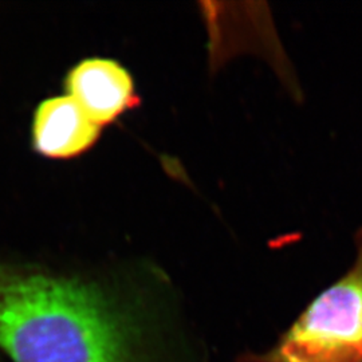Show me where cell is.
Returning a JSON list of instances; mask_svg holds the SVG:
<instances>
[{"label": "cell", "instance_id": "obj_1", "mask_svg": "<svg viewBox=\"0 0 362 362\" xmlns=\"http://www.w3.org/2000/svg\"><path fill=\"white\" fill-rule=\"evenodd\" d=\"M0 349L11 362H149L141 330L101 288L1 263Z\"/></svg>", "mask_w": 362, "mask_h": 362}, {"label": "cell", "instance_id": "obj_2", "mask_svg": "<svg viewBox=\"0 0 362 362\" xmlns=\"http://www.w3.org/2000/svg\"><path fill=\"white\" fill-rule=\"evenodd\" d=\"M258 362H362V236L351 269Z\"/></svg>", "mask_w": 362, "mask_h": 362}, {"label": "cell", "instance_id": "obj_3", "mask_svg": "<svg viewBox=\"0 0 362 362\" xmlns=\"http://www.w3.org/2000/svg\"><path fill=\"white\" fill-rule=\"evenodd\" d=\"M65 89L101 128L141 103L128 69L109 58H88L71 67Z\"/></svg>", "mask_w": 362, "mask_h": 362}, {"label": "cell", "instance_id": "obj_4", "mask_svg": "<svg viewBox=\"0 0 362 362\" xmlns=\"http://www.w3.org/2000/svg\"><path fill=\"white\" fill-rule=\"evenodd\" d=\"M101 132L70 95L52 97L42 101L34 113L33 149L46 158L71 160L90 151Z\"/></svg>", "mask_w": 362, "mask_h": 362}]
</instances>
